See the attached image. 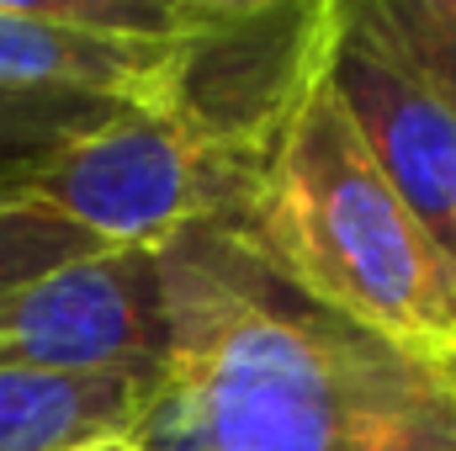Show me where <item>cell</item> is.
Segmentation results:
<instances>
[{
    "label": "cell",
    "mask_w": 456,
    "mask_h": 451,
    "mask_svg": "<svg viewBox=\"0 0 456 451\" xmlns=\"http://www.w3.org/2000/svg\"><path fill=\"white\" fill-rule=\"evenodd\" d=\"M165 372L133 451H371L430 366L297 292L224 218L159 244Z\"/></svg>",
    "instance_id": "1"
},
{
    "label": "cell",
    "mask_w": 456,
    "mask_h": 451,
    "mask_svg": "<svg viewBox=\"0 0 456 451\" xmlns=\"http://www.w3.org/2000/svg\"><path fill=\"white\" fill-rule=\"evenodd\" d=\"M233 228L297 292L419 366L456 340V271L366 154L330 75L281 127Z\"/></svg>",
    "instance_id": "2"
},
{
    "label": "cell",
    "mask_w": 456,
    "mask_h": 451,
    "mask_svg": "<svg viewBox=\"0 0 456 451\" xmlns=\"http://www.w3.org/2000/svg\"><path fill=\"white\" fill-rule=\"evenodd\" d=\"M340 0H202L175 48L165 107L233 170L260 176L330 64Z\"/></svg>",
    "instance_id": "3"
},
{
    "label": "cell",
    "mask_w": 456,
    "mask_h": 451,
    "mask_svg": "<svg viewBox=\"0 0 456 451\" xmlns=\"http://www.w3.org/2000/svg\"><path fill=\"white\" fill-rule=\"evenodd\" d=\"M249 192L255 176L233 170L170 112H117L64 144L5 202H37L107 250H159L197 224H233Z\"/></svg>",
    "instance_id": "4"
},
{
    "label": "cell",
    "mask_w": 456,
    "mask_h": 451,
    "mask_svg": "<svg viewBox=\"0 0 456 451\" xmlns=\"http://www.w3.org/2000/svg\"><path fill=\"white\" fill-rule=\"evenodd\" d=\"M165 350L170 324L159 250H107L0 298V366L133 377L154 388Z\"/></svg>",
    "instance_id": "5"
},
{
    "label": "cell",
    "mask_w": 456,
    "mask_h": 451,
    "mask_svg": "<svg viewBox=\"0 0 456 451\" xmlns=\"http://www.w3.org/2000/svg\"><path fill=\"white\" fill-rule=\"evenodd\" d=\"M324 75L387 186L456 271V112L398 53L366 0H340Z\"/></svg>",
    "instance_id": "6"
},
{
    "label": "cell",
    "mask_w": 456,
    "mask_h": 451,
    "mask_svg": "<svg viewBox=\"0 0 456 451\" xmlns=\"http://www.w3.org/2000/svg\"><path fill=\"white\" fill-rule=\"evenodd\" d=\"M181 43H138L75 27L59 0H0V91L86 96L159 112Z\"/></svg>",
    "instance_id": "7"
},
{
    "label": "cell",
    "mask_w": 456,
    "mask_h": 451,
    "mask_svg": "<svg viewBox=\"0 0 456 451\" xmlns=\"http://www.w3.org/2000/svg\"><path fill=\"white\" fill-rule=\"evenodd\" d=\"M143 382L133 377H59L0 366V451H96L122 441Z\"/></svg>",
    "instance_id": "8"
},
{
    "label": "cell",
    "mask_w": 456,
    "mask_h": 451,
    "mask_svg": "<svg viewBox=\"0 0 456 451\" xmlns=\"http://www.w3.org/2000/svg\"><path fill=\"white\" fill-rule=\"evenodd\" d=\"M112 102H86V96H32V91H0V202L32 176L43 170L64 144L86 138L91 127L112 122Z\"/></svg>",
    "instance_id": "9"
},
{
    "label": "cell",
    "mask_w": 456,
    "mask_h": 451,
    "mask_svg": "<svg viewBox=\"0 0 456 451\" xmlns=\"http://www.w3.org/2000/svg\"><path fill=\"white\" fill-rule=\"evenodd\" d=\"M107 255V244L37 202H0V298L75 260Z\"/></svg>",
    "instance_id": "10"
},
{
    "label": "cell",
    "mask_w": 456,
    "mask_h": 451,
    "mask_svg": "<svg viewBox=\"0 0 456 451\" xmlns=\"http://www.w3.org/2000/svg\"><path fill=\"white\" fill-rule=\"evenodd\" d=\"M398 53L456 112V0H366Z\"/></svg>",
    "instance_id": "11"
},
{
    "label": "cell",
    "mask_w": 456,
    "mask_h": 451,
    "mask_svg": "<svg viewBox=\"0 0 456 451\" xmlns=\"http://www.w3.org/2000/svg\"><path fill=\"white\" fill-rule=\"evenodd\" d=\"M371 451H456V393L430 372V382L393 414Z\"/></svg>",
    "instance_id": "12"
},
{
    "label": "cell",
    "mask_w": 456,
    "mask_h": 451,
    "mask_svg": "<svg viewBox=\"0 0 456 451\" xmlns=\"http://www.w3.org/2000/svg\"><path fill=\"white\" fill-rule=\"evenodd\" d=\"M430 372H436V377H441V382H446V388H452V393H456V340H452V345H446V356H441V361H436Z\"/></svg>",
    "instance_id": "13"
},
{
    "label": "cell",
    "mask_w": 456,
    "mask_h": 451,
    "mask_svg": "<svg viewBox=\"0 0 456 451\" xmlns=\"http://www.w3.org/2000/svg\"><path fill=\"white\" fill-rule=\"evenodd\" d=\"M107 451H133V447H127V441H112V447H107Z\"/></svg>",
    "instance_id": "14"
},
{
    "label": "cell",
    "mask_w": 456,
    "mask_h": 451,
    "mask_svg": "<svg viewBox=\"0 0 456 451\" xmlns=\"http://www.w3.org/2000/svg\"><path fill=\"white\" fill-rule=\"evenodd\" d=\"M107 447H112V441H107ZM107 447H96V451H107Z\"/></svg>",
    "instance_id": "15"
}]
</instances>
